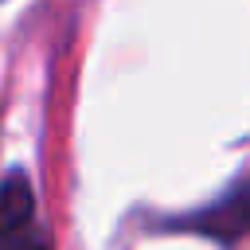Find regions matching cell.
<instances>
[{"instance_id":"6da1fadb","label":"cell","mask_w":250,"mask_h":250,"mask_svg":"<svg viewBox=\"0 0 250 250\" xmlns=\"http://www.w3.org/2000/svg\"><path fill=\"white\" fill-rule=\"evenodd\" d=\"M0 250H55L51 230L39 223L35 191L23 172L0 180Z\"/></svg>"},{"instance_id":"7a4b0ae2","label":"cell","mask_w":250,"mask_h":250,"mask_svg":"<svg viewBox=\"0 0 250 250\" xmlns=\"http://www.w3.org/2000/svg\"><path fill=\"white\" fill-rule=\"evenodd\" d=\"M172 230H195V234H211L219 242H234L242 234H250V176H242L238 184H230L211 207L180 215L168 223Z\"/></svg>"}]
</instances>
